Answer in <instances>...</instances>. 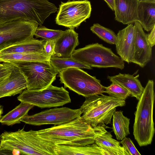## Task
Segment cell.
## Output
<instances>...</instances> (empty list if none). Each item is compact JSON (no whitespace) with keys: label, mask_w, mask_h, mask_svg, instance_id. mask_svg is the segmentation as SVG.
I'll return each mask as SVG.
<instances>
[{"label":"cell","mask_w":155,"mask_h":155,"mask_svg":"<svg viewBox=\"0 0 155 155\" xmlns=\"http://www.w3.org/2000/svg\"><path fill=\"white\" fill-rule=\"evenodd\" d=\"M106 128L103 126L92 127L80 116L68 122L36 132L41 139L56 145L83 146L94 143L96 137L107 131Z\"/></svg>","instance_id":"1"},{"label":"cell","mask_w":155,"mask_h":155,"mask_svg":"<svg viewBox=\"0 0 155 155\" xmlns=\"http://www.w3.org/2000/svg\"><path fill=\"white\" fill-rule=\"evenodd\" d=\"M58 9L48 0H0V25L21 20L41 25Z\"/></svg>","instance_id":"2"},{"label":"cell","mask_w":155,"mask_h":155,"mask_svg":"<svg viewBox=\"0 0 155 155\" xmlns=\"http://www.w3.org/2000/svg\"><path fill=\"white\" fill-rule=\"evenodd\" d=\"M56 145L38 137L36 130L5 131L0 135V155H56Z\"/></svg>","instance_id":"3"},{"label":"cell","mask_w":155,"mask_h":155,"mask_svg":"<svg viewBox=\"0 0 155 155\" xmlns=\"http://www.w3.org/2000/svg\"><path fill=\"white\" fill-rule=\"evenodd\" d=\"M154 86L153 80H149L138 100L134 113L133 134L140 147L151 144L155 132L153 120Z\"/></svg>","instance_id":"4"},{"label":"cell","mask_w":155,"mask_h":155,"mask_svg":"<svg viewBox=\"0 0 155 155\" xmlns=\"http://www.w3.org/2000/svg\"><path fill=\"white\" fill-rule=\"evenodd\" d=\"M80 109L81 119L92 127L111 124L116 108L126 105L125 100L104 95H94L87 97Z\"/></svg>","instance_id":"5"},{"label":"cell","mask_w":155,"mask_h":155,"mask_svg":"<svg viewBox=\"0 0 155 155\" xmlns=\"http://www.w3.org/2000/svg\"><path fill=\"white\" fill-rule=\"evenodd\" d=\"M71 57L91 67L115 68L121 70L124 67V61L111 49L97 43L75 50Z\"/></svg>","instance_id":"6"},{"label":"cell","mask_w":155,"mask_h":155,"mask_svg":"<svg viewBox=\"0 0 155 155\" xmlns=\"http://www.w3.org/2000/svg\"><path fill=\"white\" fill-rule=\"evenodd\" d=\"M59 73L60 81L65 88L79 95L87 97L104 93V86L100 81L81 68H68Z\"/></svg>","instance_id":"7"},{"label":"cell","mask_w":155,"mask_h":155,"mask_svg":"<svg viewBox=\"0 0 155 155\" xmlns=\"http://www.w3.org/2000/svg\"><path fill=\"white\" fill-rule=\"evenodd\" d=\"M12 64L18 67L25 76L27 89L39 90L52 84L58 73L49 61L16 62Z\"/></svg>","instance_id":"8"},{"label":"cell","mask_w":155,"mask_h":155,"mask_svg":"<svg viewBox=\"0 0 155 155\" xmlns=\"http://www.w3.org/2000/svg\"><path fill=\"white\" fill-rule=\"evenodd\" d=\"M17 98L21 102L41 108L61 106L71 102L67 91L63 87H58L52 84L39 90L25 89Z\"/></svg>","instance_id":"9"},{"label":"cell","mask_w":155,"mask_h":155,"mask_svg":"<svg viewBox=\"0 0 155 155\" xmlns=\"http://www.w3.org/2000/svg\"><path fill=\"white\" fill-rule=\"evenodd\" d=\"M90 2L88 0L61 2L55 18L56 23L69 28H78L90 16Z\"/></svg>","instance_id":"10"},{"label":"cell","mask_w":155,"mask_h":155,"mask_svg":"<svg viewBox=\"0 0 155 155\" xmlns=\"http://www.w3.org/2000/svg\"><path fill=\"white\" fill-rule=\"evenodd\" d=\"M38 25L25 20H16L0 25V50L33 38Z\"/></svg>","instance_id":"11"},{"label":"cell","mask_w":155,"mask_h":155,"mask_svg":"<svg viewBox=\"0 0 155 155\" xmlns=\"http://www.w3.org/2000/svg\"><path fill=\"white\" fill-rule=\"evenodd\" d=\"M80 109L62 107L46 110L33 115H28L21 120L26 124L40 126L51 124L56 126L63 124L81 116Z\"/></svg>","instance_id":"12"},{"label":"cell","mask_w":155,"mask_h":155,"mask_svg":"<svg viewBox=\"0 0 155 155\" xmlns=\"http://www.w3.org/2000/svg\"><path fill=\"white\" fill-rule=\"evenodd\" d=\"M134 44L131 62L143 68L151 60L152 47L148 41L147 34L138 21L134 23Z\"/></svg>","instance_id":"13"},{"label":"cell","mask_w":155,"mask_h":155,"mask_svg":"<svg viewBox=\"0 0 155 155\" xmlns=\"http://www.w3.org/2000/svg\"><path fill=\"white\" fill-rule=\"evenodd\" d=\"M115 43L117 54L124 61L128 63L131 62L134 55V25H128L119 31Z\"/></svg>","instance_id":"14"},{"label":"cell","mask_w":155,"mask_h":155,"mask_svg":"<svg viewBox=\"0 0 155 155\" xmlns=\"http://www.w3.org/2000/svg\"><path fill=\"white\" fill-rule=\"evenodd\" d=\"M13 65L9 76L0 84V98L20 94L27 88L25 76L18 67Z\"/></svg>","instance_id":"15"},{"label":"cell","mask_w":155,"mask_h":155,"mask_svg":"<svg viewBox=\"0 0 155 155\" xmlns=\"http://www.w3.org/2000/svg\"><path fill=\"white\" fill-rule=\"evenodd\" d=\"M140 0H114L115 19L124 25L137 21V11Z\"/></svg>","instance_id":"16"},{"label":"cell","mask_w":155,"mask_h":155,"mask_svg":"<svg viewBox=\"0 0 155 155\" xmlns=\"http://www.w3.org/2000/svg\"><path fill=\"white\" fill-rule=\"evenodd\" d=\"M78 34L74 29L69 28L64 32L55 41L53 56L69 58L79 44Z\"/></svg>","instance_id":"17"},{"label":"cell","mask_w":155,"mask_h":155,"mask_svg":"<svg viewBox=\"0 0 155 155\" xmlns=\"http://www.w3.org/2000/svg\"><path fill=\"white\" fill-rule=\"evenodd\" d=\"M137 21L149 31L155 26V0H140L137 11Z\"/></svg>","instance_id":"18"},{"label":"cell","mask_w":155,"mask_h":155,"mask_svg":"<svg viewBox=\"0 0 155 155\" xmlns=\"http://www.w3.org/2000/svg\"><path fill=\"white\" fill-rule=\"evenodd\" d=\"M139 76V74L134 76L129 74L120 73L115 76H108L107 78L111 82L118 84L127 89L132 97L138 100L144 89L138 79Z\"/></svg>","instance_id":"19"},{"label":"cell","mask_w":155,"mask_h":155,"mask_svg":"<svg viewBox=\"0 0 155 155\" xmlns=\"http://www.w3.org/2000/svg\"><path fill=\"white\" fill-rule=\"evenodd\" d=\"M45 41V40L33 38L4 48L0 50V53H45L44 47Z\"/></svg>","instance_id":"20"},{"label":"cell","mask_w":155,"mask_h":155,"mask_svg":"<svg viewBox=\"0 0 155 155\" xmlns=\"http://www.w3.org/2000/svg\"><path fill=\"white\" fill-rule=\"evenodd\" d=\"M56 155H105L103 150L95 143L83 146L57 145Z\"/></svg>","instance_id":"21"},{"label":"cell","mask_w":155,"mask_h":155,"mask_svg":"<svg viewBox=\"0 0 155 155\" xmlns=\"http://www.w3.org/2000/svg\"><path fill=\"white\" fill-rule=\"evenodd\" d=\"M112 137L107 131L96 137L94 143L103 150L105 155H128L120 142Z\"/></svg>","instance_id":"22"},{"label":"cell","mask_w":155,"mask_h":155,"mask_svg":"<svg viewBox=\"0 0 155 155\" xmlns=\"http://www.w3.org/2000/svg\"><path fill=\"white\" fill-rule=\"evenodd\" d=\"M45 53H0V62L14 63L37 61H49Z\"/></svg>","instance_id":"23"},{"label":"cell","mask_w":155,"mask_h":155,"mask_svg":"<svg viewBox=\"0 0 155 155\" xmlns=\"http://www.w3.org/2000/svg\"><path fill=\"white\" fill-rule=\"evenodd\" d=\"M34 106L30 104L21 102L14 109L2 116L0 123L2 125L8 126L20 124L21 120L28 115V111Z\"/></svg>","instance_id":"24"},{"label":"cell","mask_w":155,"mask_h":155,"mask_svg":"<svg viewBox=\"0 0 155 155\" xmlns=\"http://www.w3.org/2000/svg\"><path fill=\"white\" fill-rule=\"evenodd\" d=\"M112 129L117 140H122L130 134V119L121 111H115L113 116Z\"/></svg>","instance_id":"25"},{"label":"cell","mask_w":155,"mask_h":155,"mask_svg":"<svg viewBox=\"0 0 155 155\" xmlns=\"http://www.w3.org/2000/svg\"><path fill=\"white\" fill-rule=\"evenodd\" d=\"M49 61L55 69L59 73L63 70L70 68H78L91 69L92 68L75 60L71 57L61 58L52 56Z\"/></svg>","instance_id":"26"},{"label":"cell","mask_w":155,"mask_h":155,"mask_svg":"<svg viewBox=\"0 0 155 155\" xmlns=\"http://www.w3.org/2000/svg\"><path fill=\"white\" fill-rule=\"evenodd\" d=\"M90 30L105 42L110 44H115L117 35L112 30L98 23L94 24L91 27Z\"/></svg>","instance_id":"27"},{"label":"cell","mask_w":155,"mask_h":155,"mask_svg":"<svg viewBox=\"0 0 155 155\" xmlns=\"http://www.w3.org/2000/svg\"><path fill=\"white\" fill-rule=\"evenodd\" d=\"M64 32L61 30H53L48 28L41 25L37 28L35 35L37 38H40L46 40L56 41Z\"/></svg>","instance_id":"28"},{"label":"cell","mask_w":155,"mask_h":155,"mask_svg":"<svg viewBox=\"0 0 155 155\" xmlns=\"http://www.w3.org/2000/svg\"><path fill=\"white\" fill-rule=\"evenodd\" d=\"M104 93L108 94L109 96L125 100L130 95V92L121 86L112 82L108 87L104 86Z\"/></svg>","instance_id":"29"},{"label":"cell","mask_w":155,"mask_h":155,"mask_svg":"<svg viewBox=\"0 0 155 155\" xmlns=\"http://www.w3.org/2000/svg\"><path fill=\"white\" fill-rule=\"evenodd\" d=\"M120 142L122 146L127 152L128 155H141L130 139L126 137Z\"/></svg>","instance_id":"30"},{"label":"cell","mask_w":155,"mask_h":155,"mask_svg":"<svg viewBox=\"0 0 155 155\" xmlns=\"http://www.w3.org/2000/svg\"><path fill=\"white\" fill-rule=\"evenodd\" d=\"M13 65L6 62L0 63V84L3 81L11 74Z\"/></svg>","instance_id":"31"},{"label":"cell","mask_w":155,"mask_h":155,"mask_svg":"<svg viewBox=\"0 0 155 155\" xmlns=\"http://www.w3.org/2000/svg\"><path fill=\"white\" fill-rule=\"evenodd\" d=\"M55 41L53 40H46L44 44V52L50 58L54 55Z\"/></svg>","instance_id":"32"},{"label":"cell","mask_w":155,"mask_h":155,"mask_svg":"<svg viewBox=\"0 0 155 155\" xmlns=\"http://www.w3.org/2000/svg\"><path fill=\"white\" fill-rule=\"evenodd\" d=\"M147 39L151 46H153L155 44V26L150 30V33L147 34Z\"/></svg>","instance_id":"33"},{"label":"cell","mask_w":155,"mask_h":155,"mask_svg":"<svg viewBox=\"0 0 155 155\" xmlns=\"http://www.w3.org/2000/svg\"><path fill=\"white\" fill-rule=\"evenodd\" d=\"M104 0L109 7L113 11L114 10V0Z\"/></svg>","instance_id":"34"},{"label":"cell","mask_w":155,"mask_h":155,"mask_svg":"<svg viewBox=\"0 0 155 155\" xmlns=\"http://www.w3.org/2000/svg\"><path fill=\"white\" fill-rule=\"evenodd\" d=\"M3 113V107L2 105H0V120L2 117V114Z\"/></svg>","instance_id":"35"}]
</instances>
